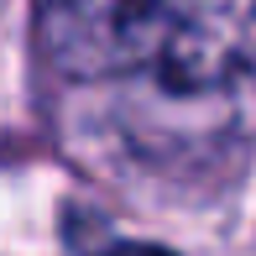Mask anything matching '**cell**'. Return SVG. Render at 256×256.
I'll list each match as a JSON object with an SVG mask.
<instances>
[{
    "instance_id": "2",
    "label": "cell",
    "mask_w": 256,
    "mask_h": 256,
    "mask_svg": "<svg viewBox=\"0 0 256 256\" xmlns=\"http://www.w3.org/2000/svg\"><path fill=\"white\" fill-rule=\"evenodd\" d=\"M110 256H172V251H162V246H120V251H110Z\"/></svg>"
},
{
    "instance_id": "1",
    "label": "cell",
    "mask_w": 256,
    "mask_h": 256,
    "mask_svg": "<svg viewBox=\"0 0 256 256\" xmlns=\"http://www.w3.org/2000/svg\"><path fill=\"white\" fill-rule=\"evenodd\" d=\"M37 42L63 78L214 94L256 63V0H37Z\"/></svg>"
}]
</instances>
